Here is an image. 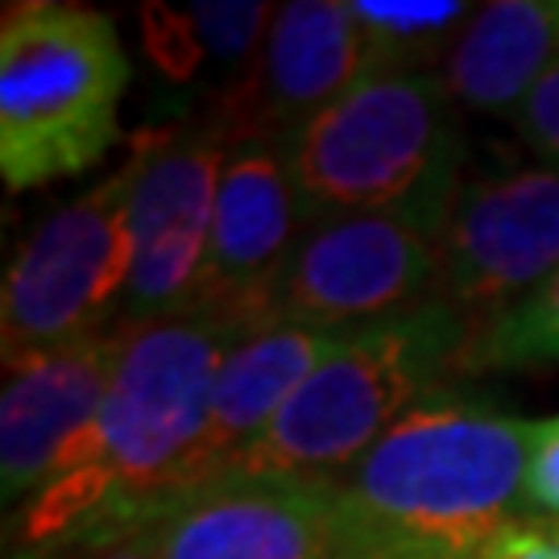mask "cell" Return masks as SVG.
Instances as JSON below:
<instances>
[{"label":"cell","mask_w":559,"mask_h":559,"mask_svg":"<svg viewBox=\"0 0 559 559\" xmlns=\"http://www.w3.org/2000/svg\"><path fill=\"white\" fill-rule=\"evenodd\" d=\"M75 559H162L154 522H141V526H129V531H120L112 539L92 543V547L80 551Z\"/></svg>","instance_id":"22"},{"label":"cell","mask_w":559,"mask_h":559,"mask_svg":"<svg viewBox=\"0 0 559 559\" xmlns=\"http://www.w3.org/2000/svg\"><path fill=\"white\" fill-rule=\"evenodd\" d=\"M526 519L559 522V415L535 423L526 464Z\"/></svg>","instance_id":"19"},{"label":"cell","mask_w":559,"mask_h":559,"mask_svg":"<svg viewBox=\"0 0 559 559\" xmlns=\"http://www.w3.org/2000/svg\"><path fill=\"white\" fill-rule=\"evenodd\" d=\"M150 522L162 559H381L332 480L228 473Z\"/></svg>","instance_id":"9"},{"label":"cell","mask_w":559,"mask_h":559,"mask_svg":"<svg viewBox=\"0 0 559 559\" xmlns=\"http://www.w3.org/2000/svg\"><path fill=\"white\" fill-rule=\"evenodd\" d=\"M253 323L224 311L117 328L96 419L4 526V559L80 556L141 526L187 489L224 357Z\"/></svg>","instance_id":"1"},{"label":"cell","mask_w":559,"mask_h":559,"mask_svg":"<svg viewBox=\"0 0 559 559\" xmlns=\"http://www.w3.org/2000/svg\"><path fill=\"white\" fill-rule=\"evenodd\" d=\"M440 237L394 212L311 216L258 307L265 323L353 332L436 299Z\"/></svg>","instance_id":"7"},{"label":"cell","mask_w":559,"mask_h":559,"mask_svg":"<svg viewBox=\"0 0 559 559\" xmlns=\"http://www.w3.org/2000/svg\"><path fill=\"white\" fill-rule=\"evenodd\" d=\"M381 559H427V556H381Z\"/></svg>","instance_id":"23"},{"label":"cell","mask_w":559,"mask_h":559,"mask_svg":"<svg viewBox=\"0 0 559 559\" xmlns=\"http://www.w3.org/2000/svg\"><path fill=\"white\" fill-rule=\"evenodd\" d=\"M473 340V316L431 299L394 316L340 332L332 353L282 406L237 473L336 480L419 402L460 381Z\"/></svg>","instance_id":"4"},{"label":"cell","mask_w":559,"mask_h":559,"mask_svg":"<svg viewBox=\"0 0 559 559\" xmlns=\"http://www.w3.org/2000/svg\"><path fill=\"white\" fill-rule=\"evenodd\" d=\"M369 71H440L477 13L464 0H353Z\"/></svg>","instance_id":"18"},{"label":"cell","mask_w":559,"mask_h":559,"mask_svg":"<svg viewBox=\"0 0 559 559\" xmlns=\"http://www.w3.org/2000/svg\"><path fill=\"white\" fill-rule=\"evenodd\" d=\"M286 150L311 216L394 212L443 237L464 182V120L440 71H365Z\"/></svg>","instance_id":"3"},{"label":"cell","mask_w":559,"mask_h":559,"mask_svg":"<svg viewBox=\"0 0 559 559\" xmlns=\"http://www.w3.org/2000/svg\"><path fill=\"white\" fill-rule=\"evenodd\" d=\"M278 4L200 0V4H141V46L166 83H200L221 104L249 80Z\"/></svg>","instance_id":"16"},{"label":"cell","mask_w":559,"mask_h":559,"mask_svg":"<svg viewBox=\"0 0 559 559\" xmlns=\"http://www.w3.org/2000/svg\"><path fill=\"white\" fill-rule=\"evenodd\" d=\"M510 124L526 141V150L539 154L543 166L559 170V67L526 96V104L510 117Z\"/></svg>","instance_id":"20"},{"label":"cell","mask_w":559,"mask_h":559,"mask_svg":"<svg viewBox=\"0 0 559 559\" xmlns=\"http://www.w3.org/2000/svg\"><path fill=\"white\" fill-rule=\"evenodd\" d=\"M559 369V270L535 290L473 320V340L460 360V381L489 373Z\"/></svg>","instance_id":"17"},{"label":"cell","mask_w":559,"mask_h":559,"mask_svg":"<svg viewBox=\"0 0 559 559\" xmlns=\"http://www.w3.org/2000/svg\"><path fill=\"white\" fill-rule=\"evenodd\" d=\"M129 55L87 4L21 0L0 21V175L9 191L92 170L120 138Z\"/></svg>","instance_id":"5"},{"label":"cell","mask_w":559,"mask_h":559,"mask_svg":"<svg viewBox=\"0 0 559 559\" xmlns=\"http://www.w3.org/2000/svg\"><path fill=\"white\" fill-rule=\"evenodd\" d=\"M468 559H559V522H522Z\"/></svg>","instance_id":"21"},{"label":"cell","mask_w":559,"mask_h":559,"mask_svg":"<svg viewBox=\"0 0 559 559\" xmlns=\"http://www.w3.org/2000/svg\"><path fill=\"white\" fill-rule=\"evenodd\" d=\"M332 344L336 336L290 323H265L240 336L212 385L187 489L237 473L240 460L258 448L270 423L282 415V406L295 399V390L311 378V369L332 353Z\"/></svg>","instance_id":"14"},{"label":"cell","mask_w":559,"mask_h":559,"mask_svg":"<svg viewBox=\"0 0 559 559\" xmlns=\"http://www.w3.org/2000/svg\"><path fill=\"white\" fill-rule=\"evenodd\" d=\"M307 224L311 207L302 200L286 141L265 133L233 141L216 191L203 311H224L261 328V299Z\"/></svg>","instance_id":"11"},{"label":"cell","mask_w":559,"mask_h":559,"mask_svg":"<svg viewBox=\"0 0 559 559\" xmlns=\"http://www.w3.org/2000/svg\"><path fill=\"white\" fill-rule=\"evenodd\" d=\"M559 67V0H489L460 29L440 75L468 112L514 117Z\"/></svg>","instance_id":"15"},{"label":"cell","mask_w":559,"mask_h":559,"mask_svg":"<svg viewBox=\"0 0 559 559\" xmlns=\"http://www.w3.org/2000/svg\"><path fill=\"white\" fill-rule=\"evenodd\" d=\"M133 162L25 237L0 290L4 369L120 328L133 282Z\"/></svg>","instance_id":"6"},{"label":"cell","mask_w":559,"mask_h":559,"mask_svg":"<svg viewBox=\"0 0 559 559\" xmlns=\"http://www.w3.org/2000/svg\"><path fill=\"white\" fill-rule=\"evenodd\" d=\"M369 71L365 34L353 0H290L278 4L249 80L207 112L228 129L265 133L290 145L311 117L336 104Z\"/></svg>","instance_id":"12"},{"label":"cell","mask_w":559,"mask_h":559,"mask_svg":"<svg viewBox=\"0 0 559 559\" xmlns=\"http://www.w3.org/2000/svg\"><path fill=\"white\" fill-rule=\"evenodd\" d=\"M535 419L460 394H436L394 423L336 477L378 556L468 559L526 519Z\"/></svg>","instance_id":"2"},{"label":"cell","mask_w":559,"mask_h":559,"mask_svg":"<svg viewBox=\"0 0 559 559\" xmlns=\"http://www.w3.org/2000/svg\"><path fill=\"white\" fill-rule=\"evenodd\" d=\"M237 133L216 112L166 129H141L133 141V282L120 328L203 311L216 191Z\"/></svg>","instance_id":"8"},{"label":"cell","mask_w":559,"mask_h":559,"mask_svg":"<svg viewBox=\"0 0 559 559\" xmlns=\"http://www.w3.org/2000/svg\"><path fill=\"white\" fill-rule=\"evenodd\" d=\"M559 270V170L510 166L464 175L440 237L436 299L473 320L535 290Z\"/></svg>","instance_id":"10"},{"label":"cell","mask_w":559,"mask_h":559,"mask_svg":"<svg viewBox=\"0 0 559 559\" xmlns=\"http://www.w3.org/2000/svg\"><path fill=\"white\" fill-rule=\"evenodd\" d=\"M62 559H75V556H62Z\"/></svg>","instance_id":"24"},{"label":"cell","mask_w":559,"mask_h":559,"mask_svg":"<svg viewBox=\"0 0 559 559\" xmlns=\"http://www.w3.org/2000/svg\"><path fill=\"white\" fill-rule=\"evenodd\" d=\"M117 360V332L21 360L0 394V498L13 514L38 493L96 419Z\"/></svg>","instance_id":"13"}]
</instances>
